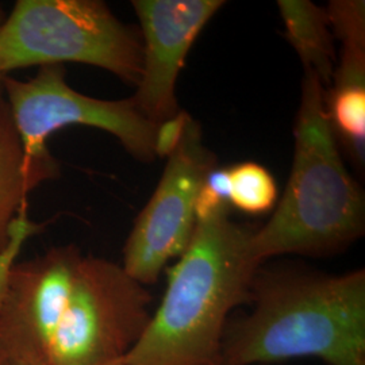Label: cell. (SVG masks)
Listing matches in <instances>:
<instances>
[{"mask_svg": "<svg viewBox=\"0 0 365 365\" xmlns=\"http://www.w3.org/2000/svg\"><path fill=\"white\" fill-rule=\"evenodd\" d=\"M150 303L122 265L54 247L4 276L0 346L11 365L119 363L149 325Z\"/></svg>", "mask_w": 365, "mask_h": 365, "instance_id": "6da1fadb", "label": "cell"}, {"mask_svg": "<svg viewBox=\"0 0 365 365\" xmlns=\"http://www.w3.org/2000/svg\"><path fill=\"white\" fill-rule=\"evenodd\" d=\"M250 302V313L227 322L218 365L300 357L365 365L364 269L344 274L259 269Z\"/></svg>", "mask_w": 365, "mask_h": 365, "instance_id": "7a4b0ae2", "label": "cell"}, {"mask_svg": "<svg viewBox=\"0 0 365 365\" xmlns=\"http://www.w3.org/2000/svg\"><path fill=\"white\" fill-rule=\"evenodd\" d=\"M253 232L225 210L196 221L160 307L123 365H218L229 315L250 302Z\"/></svg>", "mask_w": 365, "mask_h": 365, "instance_id": "3957f363", "label": "cell"}, {"mask_svg": "<svg viewBox=\"0 0 365 365\" xmlns=\"http://www.w3.org/2000/svg\"><path fill=\"white\" fill-rule=\"evenodd\" d=\"M294 135L286 192L271 220L252 237L260 262L279 255H330L364 233V194L341 158L325 88L312 72H304Z\"/></svg>", "mask_w": 365, "mask_h": 365, "instance_id": "277c9868", "label": "cell"}, {"mask_svg": "<svg viewBox=\"0 0 365 365\" xmlns=\"http://www.w3.org/2000/svg\"><path fill=\"white\" fill-rule=\"evenodd\" d=\"M78 63L98 66L135 86L143 42L99 0H18L0 27V66Z\"/></svg>", "mask_w": 365, "mask_h": 365, "instance_id": "5b68a950", "label": "cell"}, {"mask_svg": "<svg viewBox=\"0 0 365 365\" xmlns=\"http://www.w3.org/2000/svg\"><path fill=\"white\" fill-rule=\"evenodd\" d=\"M1 87L29 156L49 155L48 140L56 131L87 126L110 133L141 161L156 158L157 125L145 117L131 98L105 101L80 93L68 84L63 66H41L29 80L4 75Z\"/></svg>", "mask_w": 365, "mask_h": 365, "instance_id": "8992f818", "label": "cell"}, {"mask_svg": "<svg viewBox=\"0 0 365 365\" xmlns=\"http://www.w3.org/2000/svg\"><path fill=\"white\" fill-rule=\"evenodd\" d=\"M214 167L217 158L203 145L200 126L191 118L125 244L122 267L133 279L153 284L165 265L184 253L195 229L196 196Z\"/></svg>", "mask_w": 365, "mask_h": 365, "instance_id": "52a82bcc", "label": "cell"}, {"mask_svg": "<svg viewBox=\"0 0 365 365\" xmlns=\"http://www.w3.org/2000/svg\"><path fill=\"white\" fill-rule=\"evenodd\" d=\"M143 33V68L131 99L155 125L180 110L176 81L197 36L225 1L134 0Z\"/></svg>", "mask_w": 365, "mask_h": 365, "instance_id": "ba28073f", "label": "cell"}, {"mask_svg": "<svg viewBox=\"0 0 365 365\" xmlns=\"http://www.w3.org/2000/svg\"><path fill=\"white\" fill-rule=\"evenodd\" d=\"M58 175L60 165L52 153L27 155L0 78V260L16 253L34 230L24 214L29 195Z\"/></svg>", "mask_w": 365, "mask_h": 365, "instance_id": "9c48e42d", "label": "cell"}, {"mask_svg": "<svg viewBox=\"0 0 365 365\" xmlns=\"http://www.w3.org/2000/svg\"><path fill=\"white\" fill-rule=\"evenodd\" d=\"M286 38L298 53L304 72H312L327 90L336 64L333 31L327 9L309 0L277 1Z\"/></svg>", "mask_w": 365, "mask_h": 365, "instance_id": "30bf717a", "label": "cell"}, {"mask_svg": "<svg viewBox=\"0 0 365 365\" xmlns=\"http://www.w3.org/2000/svg\"><path fill=\"white\" fill-rule=\"evenodd\" d=\"M230 203L247 214L259 215L272 209L277 187L269 170L257 163H242L229 168Z\"/></svg>", "mask_w": 365, "mask_h": 365, "instance_id": "8fae6325", "label": "cell"}, {"mask_svg": "<svg viewBox=\"0 0 365 365\" xmlns=\"http://www.w3.org/2000/svg\"><path fill=\"white\" fill-rule=\"evenodd\" d=\"M229 203H230L229 168L222 170V168L214 167L206 175L196 196V221L207 220L210 217L227 210Z\"/></svg>", "mask_w": 365, "mask_h": 365, "instance_id": "7c38bea8", "label": "cell"}, {"mask_svg": "<svg viewBox=\"0 0 365 365\" xmlns=\"http://www.w3.org/2000/svg\"><path fill=\"white\" fill-rule=\"evenodd\" d=\"M191 117L187 113L179 111L175 117L158 123L155 131V156L167 157L176 149L182 141V134Z\"/></svg>", "mask_w": 365, "mask_h": 365, "instance_id": "4fadbf2b", "label": "cell"}, {"mask_svg": "<svg viewBox=\"0 0 365 365\" xmlns=\"http://www.w3.org/2000/svg\"><path fill=\"white\" fill-rule=\"evenodd\" d=\"M0 365H11L10 363V359L7 357L6 352L3 351V348L0 346Z\"/></svg>", "mask_w": 365, "mask_h": 365, "instance_id": "5bb4252c", "label": "cell"}, {"mask_svg": "<svg viewBox=\"0 0 365 365\" xmlns=\"http://www.w3.org/2000/svg\"><path fill=\"white\" fill-rule=\"evenodd\" d=\"M6 18H7V14H6V10H4V6L0 3V27L3 26Z\"/></svg>", "mask_w": 365, "mask_h": 365, "instance_id": "9a60e30c", "label": "cell"}, {"mask_svg": "<svg viewBox=\"0 0 365 365\" xmlns=\"http://www.w3.org/2000/svg\"><path fill=\"white\" fill-rule=\"evenodd\" d=\"M108 365H123V361H119V363H113V364Z\"/></svg>", "mask_w": 365, "mask_h": 365, "instance_id": "2e32d148", "label": "cell"}, {"mask_svg": "<svg viewBox=\"0 0 365 365\" xmlns=\"http://www.w3.org/2000/svg\"><path fill=\"white\" fill-rule=\"evenodd\" d=\"M4 76V73H3V71H1V66H0V78Z\"/></svg>", "mask_w": 365, "mask_h": 365, "instance_id": "e0dca14e", "label": "cell"}]
</instances>
